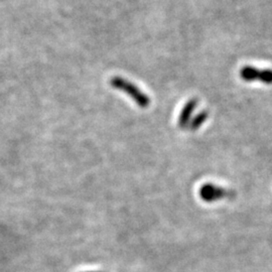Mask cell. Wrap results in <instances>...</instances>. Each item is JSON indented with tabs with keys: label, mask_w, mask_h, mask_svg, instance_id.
Segmentation results:
<instances>
[{
	"label": "cell",
	"mask_w": 272,
	"mask_h": 272,
	"mask_svg": "<svg viewBox=\"0 0 272 272\" xmlns=\"http://www.w3.org/2000/svg\"><path fill=\"white\" fill-rule=\"evenodd\" d=\"M208 117H209L208 111H202L196 115V117H193V119L188 126L192 131L198 130L207 121Z\"/></svg>",
	"instance_id": "5"
},
{
	"label": "cell",
	"mask_w": 272,
	"mask_h": 272,
	"mask_svg": "<svg viewBox=\"0 0 272 272\" xmlns=\"http://www.w3.org/2000/svg\"><path fill=\"white\" fill-rule=\"evenodd\" d=\"M199 193L201 199L207 203H213L235 196L234 191L226 190L222 187L213 184H205L204 186H202L199 190Z\"/></svg>",
	"instance_id": "2"
},
{
	"label": "cell",
	"mask_w": 272,
	"mask_h": 272,
	"mask_svg": "<svg viewBox=\"0 0 272 272\" xmlns=\"http://www.w3.org/2000/svg\"><path fill=\"white\" fill-rule=\"evenodd\" d=\"M259 70L251 66H245L240 70V77L241 79L246 82H252L258 80Z\"/></svg>",
	"instance_id": "4"
},
{
	"label": "cell",
	"mask_w": 272,
	"mask_h": 272,
	"mask_svg": "<svg viewBox=\"0 0 272 272\" xmlns=\"http://www.w3.org/2000/svg\"><path fill=\"white\" fill-rule=\"evenodd\" d=\"M258 81L271 85L272 84V70L267 69V70H259V75H258Z\"/></svg>",
	"instance_id": "6"
},
{
	"label": "cell",
	"mask_w": 272,
	"mask_h": 272,
	"mask_svg": "<svg viewBox=\"0 0 272 272\" xmlns=\"http://www.w3.org/2000/svg\"><path fill=\"white\" fill-rule=\"evenodd\" d=\"M88 272H95V271H88Z\"/></svg>",
	"instance_id": "7"
},
{
	"label": "cell",
	"mask_w": 272,
	"mask_h": 272,
	"mask_svg": "<svg viewBox=\"0 0 272 272\" xmlns=\"http://www.w3.org/2000/svg\"><path fill=\"white\" fill-rule=\"evenodd\" d=\"M110 85L112 88L117 89V90L125 93L126 95H128L130 98L140 108L145 109V108L149 107V105L151 103L149 97L147 95H145L139 88L136 87L133 83L124 79V78H121V77L111 78Z\"/></svg>",
	"instance_id": "1"
},
{
	"label": "cell",
	"mask_w": 272,
	"mask_h": 272,
	"mask_svg": "<svg viewBox=\"0 0 272 272\" xmlns=\"http://www.w3.org/2000/svg\"><path fill=\"white\" fill-rule=\"evenodd\" d=\"M198 103L199 102L196 98H192L185 104L183 110L180 113L179 120H178V124H179L180 128H186L190 124V120L192 115V112L195 111V109L197 108Z\"/></svg>",
	"instance_id": "3"
}]
</instances>
